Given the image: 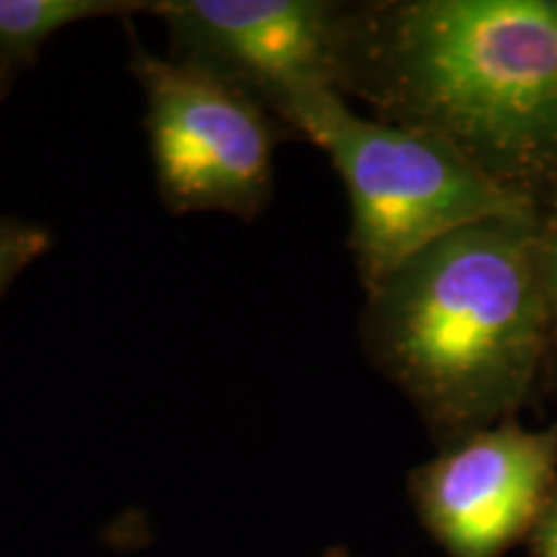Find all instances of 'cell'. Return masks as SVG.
Segmentation results:
<instances>
[{
    "instance_id": "obj_1",
    "label": "cell",
    "mask_w": 557,
    "mask_h": 557,
    "mask_svg": "<svg viewBox=\"0 0 557 557\" xmlns=\"http://www.w3.org/2000/svg\"><path fill=\"white\" fill-rule=\"evenodd\" d=\"M333 86L534 205L557 194V0L344 5Z\"/></svg>"
},
{
    "instance_id": "obj_11",
    "label": "cell",
    "mask_w": 557,
    "mask_h": 557,
    "mask_svg": "<svg viewBox=\"0 0 557 557\" xmlns=\"http://www.w3.org/2000/svg\"><path fill=\"white\" fill-rule=\"evenodd\" d=\"M323 557H354V555L348 553V549H344V547H333V549H329V553H325Z\"/></svg>"
},
{
    "instance_id": "obj_9",
    "label": "cell",
    "mask_w": 557,
    "mask_h": 557,
    "mask_svg": "<svg viewBox=\"0 0 557 557\" xmlns=\"http://www.w3.org/2000/svg\"><path fill=\"white\" fill-rule=\"evenodd\" d=\"M542 269L553 318V341H557V205L549 218H542Z\"/></svg>"
},
{
    "instance_id": "obj_10",
    "label": "cell",
    "mask_w": 557,
    "mask_h": 557,
    "mask_svg": "<svg viewBox=\"0 0 557 557\" xmlns=\"http://www.w3.org/2000/svg\"><path fill=\"white\" fill-rule=\"evenodd\" d=\"M532 557H557V491L527 540Z\"/></svg>"
},
{
    "instance_id": "obj_3",
    "label": "cell",
    "mask_w": 557,
    "mask_h": 557,
    "mask_svg": "<svg viewBox=\"0 0 557 557\" xmlns=\"http://www.w3.org/2000/svg\"><path fill=\"white\" fill-rule=\"evenodd\" d=\"M284 124L323 150L344 181L351 201L348 248L364 292L459 227L540 218V205L487 178L444 143L364 120L333 86L305 88Z\"/></svg>"
},
{
    "instance_id": "obj_8",
    "label": "cell",
    "mask_w": 557,
    "mask_h": 557,
    "mask_svg": "<svg viewBox=\"0 0 557 557\" xmlns=\"http://www.w3.org/2000/svg\"><path fill=\"white\" fill-rule=\"evenodd\" d=\"M52 246L50 227L41 222L0 214V299L18 274L41 259Z\"/></svg>"
},
{
    "instance_id": "obj_4",
    "label": "cell",
    "mask_w": 557,
    "mask_h": 557,
    "mask_svg": "<svg viewBox=\"0 0 557 557\" xmlns=\"http://www.w3.org/2000/svg\"><path fill=\"white\" fill-rule=\"evenodd\" d=\"M129 73L145 94L160 205L176 218H261L274 197L276 145L295 135L246 90L205 67L156 58L135 37Z\"/></svg>"
},
{
    "instance_id": "obj_6",
    "label": "cell",
    "mask_w": 557,
    "mask_h": 557,
    "mask_svg": "<svg viewBox=\"0 0 557 557\" xmlns=\"http://www.w3.org/2000/svg\"><path fill=\"white\" fill-rule=\"evenodd\" d=\"M341 9L329 0H150L148 13L169 29L171 60L233 83L284 124L295 96L333 86Z\"/></svg>"
},
{
    "instance_id": "obj_7",
    "label": "cell",
    "mask_w": 557,
    "mask_h": 557,
    "mask_svg": "<svg viewBox=\"0 0 557 557\" xmlns=\"http://www.w3.org/2000/svg\"><path fill=\"white\" fill-rule=\"evenodd\" d=\"M148 11L150 0H0V101L37 65L41 47L58 32L81 21Z\"/></svg>"
},
{
    "instance_id": "obj_5",
    "label": "cell",
    "mask_w": 557,
    "mask_h": 557,
    "mask_svg": "<svg viewBox=\"0 0 557 557\" xmlns=\"http://www.w3.org/2000/svg\"><path fill=\"white\" fill-rule=\"evenodd\" d=\"M421 524L447 557H504L527 542L557 491V421L480 429L410 472Z\"/></svg>"
},
{
    "instance_id": "obj_2",
    "label": "cell",
    "mask_w": 557,
    "mask_h": 557,
    "mask_svg": "<svg viewBox=\"0 0 557 557\" xmlns=\"http://www.w3.org/2000/svg\"><path fill=\"white\" fill-rule=\"evenodd\" d=\"M549 341L542 218L444 235L369 289L361 315L372 364L449 444L511 421Z\"/></svg>"
}]
</instances>
